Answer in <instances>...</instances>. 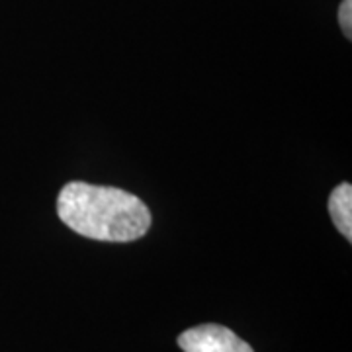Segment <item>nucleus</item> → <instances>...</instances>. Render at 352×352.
I'll use <instances>...</instances> for the list:
<instances>
[{
    "label": "nucleus",
    "instance_id": "obj_1",
    "mask_svg": "<svg viewBox=\"0 0 352 352\" xmlns=\"http://www.w3.org/2000/svg\"><path fill=\"white\" fill-rule=\"evenodd\" d=\"M57 215L78 235L106 243L141 239L151 227V212L141 198L122 188L78 180L59 192Z\"/></svg>",
    "mask_w": 352,
    "mask_h": 352
},
{
    "label": "nucleus",
    "instance_id": "obj_2",
    "mask_svg": "<svg viewBox=\"0 0 352 352\" xmlns=\"http://www.w3.org/2000/svg\"><path fill=\"white\" fill-rule=\"evenodd\" d=\"M178 346L184 352H254L251 344L239 339L231 329L215 323L184 331L178 337Z\"/></svg>",
    "mask_w": 352,
    "mask_h": 352
},
{
    "label": "nucleus",
    "instance_id": "obj_3",
    "mask_svg": "<svg viewBox=\"0 0 352 352\" xmlns=\"http://www.w3.org/2000/svg\"><path fill=\"white\" fill-rule=\"evenodd\" d=\"M329 214L344 239L352 241V186L342 182L329 196Z\"/></svg>",
    "mask_w": 352,
    "mask_h": 352
},
{
    "label": "nucleus",
    "instance_id": "obj_4",
    "mask_svg": "<svg viewBox=\"0 0 352 352\" xmlns=\"http://www.w3.org/2000/svg\"><path fill=\"white\" fill-rule=\"evenodd\" d=\"M339 24L342 34L352 38V0H342L339 6Z\"/></svg>",
    "mask_w": 352,
    "mask_h": 352
}]
</instances>
